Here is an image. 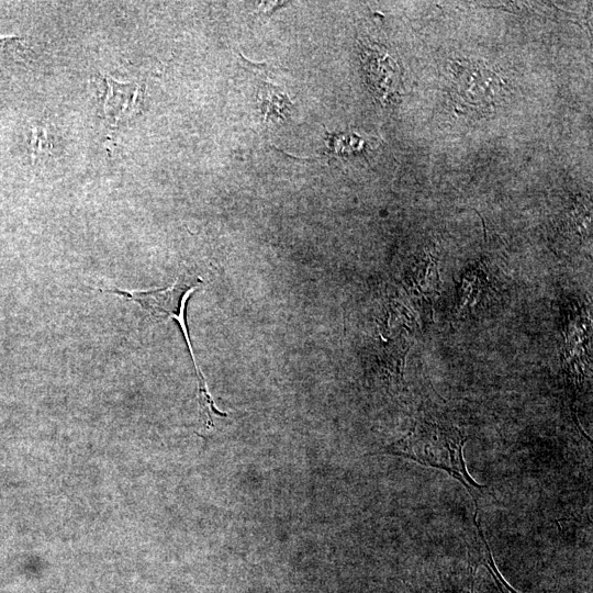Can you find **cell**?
I'll use <instances>...</instances> for the list:
<instances>
[{"label":"cell","mask_w":593,"mask_h":593,"mask_svg":"<svg viewBox=\"0 0 593 593\" xmlns=\"http://www.w3.org/2000/svg\"><path fill=\"white\" fill-rule=\"evenodd\" d=\"M467 440V433L457 426L422 423L403 438L383 447L380 452L444 470L467 489L478 510V499L485 486L477 483L468 472L463 459Z\"/></svg>","instance_id":"6da1fadb"},{"label":"cell","mask_w":593,"mask_h":593,"mask_svg":"<svg viewBox=\"0 0 593 593\" xmlns=\"http://www.w3.org/2000/svg\"><path fill=\"white\" fill-rule=\"evenodd\" d=\"M201 279L179 278L171 287L152 291H126L109 289L126 300L135 301L148 315L155 318L169 317L177 321L187 343L197 372L198 382L205 381L193 354L186 322V306L191 294L201 286Z\"/></svg>","instance_id":"7a4b0ae2"},{"label":"cell","mask_w":593,"mask_h":593,"mask_svg":"<svg viewBox=\"0 0 593 593\" xmlns=\"http://www.w3.org/2000/svg\"><path fill=\"white\" fill-rule=\"evenodd\" d=\"M361 59L369 88L383 104L395 101L400 91V70L383 46L366 44Z\"/></svg>","instance_id":"3957f363"},{"label":"cell","mask_w":593,"mask_h":593,"mask_svg":"<svg viewBox=\"0 0 593 593\" xmlns=\"http://www.w3.org/2000/svg\"><path fill=\"white\" fill-rule=\"evenodd\" d=\"M455 90L471 105H493L501 96V81L492 71L474 64L456 68Z\"/></svg>","instance_id":"277c9868"},{"label":"cell","mask_w":593,"mask_h":593,"mask_svg":"<svg viewBox=\"0 0 593 593\" xmlns=\"http://www.w3.org/2000/svg\"><path fill=\"white\" fill-rule=\"evenodd\" d=\"M107 90L103 101V112L112 122H119L134 114L141 92L137 83H122L112 78H104Z\"/></svg>","instance_id":"5b68a950"},{"label":"cell","mask_w":593,"mask_h":593,"mask_svg":"<svg viewBox=\"0 0 593 593\" xmlns=\"http://www.w3.org/2000/svg\"><path fill=\"white\" fill-rule=\"evenodd\" d=\"M472 522L475 532L471 537L470 544L468 545L469 566L477 569L483 566L492 577L500 593H519L512 585H510L500 573L494 562L489 544L484 537L483 530L477 521V516L474 517L473 515Z\"/></svg>","instance_id":"8992f818"},{"label":"cell","mask_w":593,"mask_h":593,"mask_svg":"<svg viewBox=\"0 0 593 593\" xmlns=\"http://www.w3.org/2000/svg\"><path fill=\"white\" fill-rule=\"evenodd\" d=\"M259 105L265 120L279 121L287 116L291 104L287 96L265 85L259 91Z\"/></svg>","instance_id":"52a82bcc"},{"label":"cell","mask_w":593,"mask_h":593,"mask_svg":"<svg viewBox=\"0 0 593 593\" xmlns=\"http://www.w3.org/2000/svg\"><path fill=\"white\" fill-rule=\"evenodd\" d=\"M29 145L34 161L48 155L52 143L47 124L36 122L31 125Z\"/></svg>","instance_id":"ba28073f"},{"label":"cell","mask_w":593,"mask_h":593,"mask_svg":"<svg viewBox=\"0 0 593 593\" xmlns=\"http://www.w3.org/2000/svg\"><path fill=\"white\" fill-rule=\"evenodd\" d=\"M475 573L477 568L469 566L466 575L457 581L445 584L444 588L436 593H474Z\"/></svg>","instance_id":"9c48e42d"}]
</instances>
